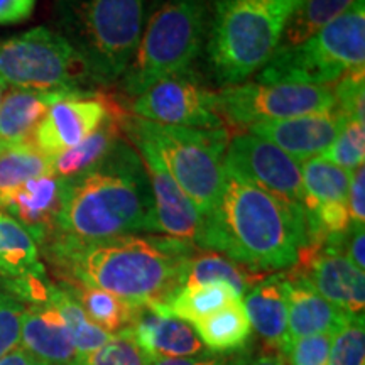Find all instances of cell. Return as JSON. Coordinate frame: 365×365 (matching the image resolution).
<instances>
[{
    "label": "cell",
    "instance_id": "cell-1",
    "mask_svg": "<svg viewBox=\"0 0 365 365\" xmlns=\"http://www.w3.org/2000/svg\"><path fill=\"white\" fill-rule=\"evenodd\" d=\"M63 282L97 287L134 304H164L185 286L198 247L168 235H122L91 244L43 247Z\"/></svg>",
    "mask_w": 365,
    "mask_h": 365
},
{
    "label": "cell",
    "instance_id": "cell-2",
    "mask_svg": "<svg viewBox=\"0 0 365 365\" xmlns=\"http://www.w3.org/2000/svg\"><path fill=\"white\" fill-rule=\"evenodd\" d=\"M307 244L303 205L287 202L225 171L218 202L203 217L196 247L267 274L293 267Z\"/></svg>",
    "mask_w": 365,
    "mask_h": 365
},
{
    "label": "cell",
    "instance_id": "cell-3",
    "mask_svg": "<svg viewBox=\"0 0 365 365\" xmlns=\"http://www.w3.org/2000/svg\"><path fill=\"white\" fill-rule=\"evenodd\" d=\"M140 232H156L153 193L139 153L122 139L98 166L66 180L56 227L44 245L91 244Z\"/></svg>",
    "mask_w": 365,
    "mask_h": 365
},
{
    "label": "cell",
    "instance_id": "cell-4",
    "mask_svg": "<svg viewBox=\"0 0 365 365\" xmlns=\"http://www.w3.org/2000/svg\"><path fill=\"white\" fill-rule=\"evenodd\" d=\"M298 0H213L208 61L223 86L240 85L271 59Z\"/></svg>",
    "mask_w": 365,
    "mask_h": 365
},
{
    "label": "cell",
    "instance_id": "cell-5",
    "mask_svg": "<svg viewBox=\"0 0 365 365\" xmlns=\"http://www.w3.org/2000/svg\"><path fill=\"white\" fill-rule=\"evenodd\" d=\"M122 130L129 139H139L158 153L176 185L185 191L202 215H208L218 202L225 180L228 132L154 124L125 113Z\"/></svg>",
    "mask_w": 365,
    "mask_h": 365
},
{
    "label": "cell",
    "instance_id": "cell-6",
    "mask_svg": "<svg viewBox=\"0 0 365 365\" xmlns=\"http://www.w3.org/2000/svg\"><path fill=\"white\" fill-rule=\"evenodd\" d=\"M365 68V0H355L344 14L312 38L276 49L261 68L257 83L328 86Z\"/></svg>",
    "mask_w": 365,
    "mask_h": 365
},
{
    "label": "cell",
    "instance_id": "cell-7",
    "mask_svg": "<svg viewBox=\"0 0 365 365\" xmlns=\"http://www.w3.org/2000/svg\"><path fill=\"white\" fill-rule=\"evenodd\" d=\"M208 7L210 0H156L122 88L137 97L159 80L190 71L207 33Z\"/></svg>",
    "mask_w": 365,
    "mask_h": 365
},
{
    "label": "cell",
    "instance_id": "cell-8",
    "mask_svg": "<svg viewBox=\"0 0 365 365\" xmlns=\"http://www.w3.org/2000/svg\"><path fill=\"white\" fill-rule=\"evenodd\" d=\"M148 0H68L70 44L86 75L110 85L124 76L139 48Z\"/></svg>",
    "mask_w": 365,
    "mask_h": 365
},
{
    "label": "cell",
    "instance_id": "cell-9",
    "mask_svg": "<svg viewBox=\"0 0 365 365\" xmlns=\"http://www.w3.org/2000/svg\"><path fill=\"white\" fill-rule=\"evenodd\" d=\"M86 75L80 54L65 36L48 27H34L0 41V78L14 88L83 93Z\"/></svg>",
    "mask_w": 365,
    "mask_h": 365
},
{
    "label": "cell",
    "instance_id": "cell-10",
    "mask_svg": "<svg viewBox=\"0 0 365 365\" xmlns=\"http://www.w3.org/2000/svg\"><path fill=\"white\" fill-rule=\"evenodd\" d=\"M218 115L234 125L284 120L309 113L328 112L335 107L330 86L240 83L225 86L215 95Z\"/></svg>",
    "mask_w": 365,
    "mask_h": 365
},
{
    "label": "cell",
    "instance_id": "cell-11",
    "mask_svg": "<svg viewBox=\"0 0 365 365\" xmlns=\"http://www.w3.org/2000/svg\"><path fill=\"white\" fill-rule=\"evenodd\" d=\"M215 95L186 71L150 85L134 98L130 110L134 117L154 124L218 129L223 124L215 107Z\"/></svg>",
    "mask_w": 365,
    "mask_h": 365
},
{
    "label": "cell",
    "instance_id": "cell-12",
    "mask_svg": "<svg viewBox=\"0 0 365 365\" xmlns=\"http://www.w3.org/2000/svg\"><path fill=\"white\" fill-rule=\"evenodd\" d=\"M225 171L287 202L303 205L299 163L269 140L254 134H237L228 140Z\"/></svg>",
    "mask_w": 365,
    "mask_h": 365
},
{
    "label": "cell",
    "instance_id": "cell-13",
    "mask_svg": "<svg viewBox=\"0 0 365 365\" xmlns=\"http://www.w3.org/2000/svg\"><path fill=\"white\" fill-rule=\"evenodd\" d=\"M341 235L308 244L299 252L291 272L303 277L341 312L360 314L365 307L364 271L355 267L341 252Z\"/></svg>",
    "mask_w": 365,
    "mask_h": 365
},
{
    "label": "cell",
    "instance_id": "cell-14",
    "mask_svg": "<svg viewBox=\"0 0 365 365\" xmlns=\"http://www.w3.org/2000/svg\"><path fill=\"white\" fill-rule=\"evenodd\" d=\"M130 140L143 159L149 178L154 217H156V234H164L173 239L198 245L203 228V215L200 213V210L176 185L156 150L144 140Z\"/></svg>",
    "mask_w": 365,
    "mask_h": 365
},
{
    "label": "cell",
    "instance_id": "cell-15",
    "mask_svg": "<svg viewBox=\"0 0 365 365\" xmlns=\"http://www.w3.org/2000/svg\"><path fill=\"white\" fill-rule=\"evenodd\" d=\"M110 102L86 93L68 95L49 108L38 129L33 144L44 156L54 159L75 148L102 124Z\"/></svg>",
    "mask_w": 365,
    "mask_h": 365
},
{
    "label": "cell",
    "instance_id": "cell-16",
    "mask_svg": "<svg viewBox=\"0 0 365 365\" xmlns=\"http://www.w3.org/2000/svg\"><path fill=\"white\" fill-rule=\"evenodd\" d=\"M345 115L335 107L328 112L309 113L284 120L259 122L249 127L250 134L262 137L289 154L296 163H303L319 154L340 134Z\"/></svg>",
    "mask_w": 365,
    "mask_h": 365
},
{
    "label": "cell",
    "instance_id": "cell-17",
    "mask_svg": "<svg viewBox=\"0 0 365 365\" xmlns=\"http://www.w3.org/2000/svg\"><path fill=\"white\" fill-rule=\"evenodd\" d=\"M125 331L145 357L181 359L207 354L195 328L158 304H140Z\"/></svg>",
    "mask_w": 365,
    "mask_h": 365
},
{
    "label": "cell",
    "instance_id": "cell-18",
    "mask_svg": "<svg viewBox=\"0 0 365 365\" xmlns=\"http://www.w3.org/2000/svg\"><path fill=\"white\" fill-rule=\"evenodd\" d=\"M65 186L66 180L54 173L33 178L7 195L0 202V208L29 232L38 247H43L56 227Z\"/></svg>",
    "mask_w": 365,
    "mask_h": 365
},
{
    "label": "cell",
    "instance_id": "cell-19",
    "mask_svg": "<svg viewBox=\"0 0 365 365\" xmlns=\"http://www.w3.org/2000/svg\"><path fill=\"white\" fill-rule=\"evenodd\" d=\"M19 345L44 365H78L81 359L65 318L49 301L24 307Z\"/></svg>",
    "mask_w": 365,
    "mask_h": 365
},
{
    "label": "cell",
    "instance_id": "cell-20",
    "mask_svg": "<svg viewBox=\"0 0 365 365\" xmlns=\"http://www.w3.org/2000/svg\"><path fill=\"white\" fill-rule=\"evenodd\" d=\"M287 341L301 336L335 333L349 313L327 301L314 287L293 272L284 274Z\"/></svg>",
    "mask_w": 365,
    "mask_h": 365
},
{
    "label": "cell",
    "instance_id": "cell-21",
    "mask_svg": "<svg viewBox=\"0 0 365 365\" xmlns=\"http://www.w3.org/2000/svg\"><path fill=\"white\" fill-rule=\"evenodd\" d=\"M68 95L75 93L12 88L0 103V140L6 148L33 144L34 132L46 113Z\"/></svg>",
    "mask_w": 365,
    "mask_h": 365
},
{
    "label": "cell",
    "instance_id": "cell-22",
    "mask_svg": "<svg viewBox=\"0 0 365 365\" xmlns=\"http://www.w3.org/2000/svg\"><path fill=\"white\" fill-rule=\"evenodd\" d=\"M284 279V274L264 277L245 294L244 301L252 330L277 350H282L287 344Z\"/></svg>",
    "mask_w": 365,
    "mask_h": 365
},
{
    "label": "cell",
    "instance_id": "cell-23",
    "mask_svg": "<svg viewBox=\"0 0 365 365\" xmlns=\"http://www.w3.org/2000/svg\"><path fill=\"white\" fill-rule=\"evenodd\" d=\"M125 112L110 102L107 117L86 139L53 159V173L63 180H71L98 166L122 140V120Z\"/></svg>",
    "mask_w": 365,
    "mask_h": 365
},
{
    "label": "cell",
    "instance_id": "cell-24",
    "mask_svg": "<svg viewBox=\"0 0 365 365\" xmlns=\"http://www.w3.org/2000/svg\"><path fill=\"white\" fill-rule=\"evenodd\" d=\"M44 274L36 240L19 222L0 212V279L12 281Z\"/></svg>",
    "mask_w": 365,
    "mask_h": 365
},
{
    "label": "cell",
    "instance_id": "cell-25",
    "mask_svg": "<svg viewBox=\"0 0 365 365\" xmlns=\"http://www.w3.org/2000/svg\"><path fill=\"white\" fill-rule=\"evenodd\" d=\"M193 328L203 346H208L213 354L240 352L247 345L252 333L242 299H237L220 312L195 323Z\"/></svg>",
    "mask_w": 365,
    "mask_h": 365
},
{
    "label": "cell",
    "instance_id": "cell-26",
    "mask_svg": "<svg viewBox=\"0 0 365 365\" xmlns=\"http://www.w3.org/2000/svg\"><path fill=\"white\" fill-rule=\"evenodd\" d=\"M264 277H266V274L250 271L249 267L232 261L223 254L213 252V250H203V252L196 250L193 257L190 259L188 267H186L185 286L225 282V284L234 287L240 298H244Z\"/></svg>",
    "mask_w": 365,
    "mask_h": 365
},
{
    "label": "cell",
    "instance_id": "cell-27",
    "mask_svg": "<svg viewBox=\"0 0 365 365\" xmlns=\"http://www.w3.org/2000/svg\"><path fill=\"white\" fill-rule=\"evenodd\" d=\"M61 286L76 299L86 317L110 335L127 330L134 322L137 308L140 307L107 291L78 282H61Z\"/></svg>",
    "mask_w": 365,
    "mask_h": 365
},
{
    "label": "cell",
    "instance_id": "cell-28",
    "mask_svg": "<svg viewBox=\"0 0 365 365\" xmlns=\"http://www.w3.org/2000/svg\"><path fill=\"white\" fill-rule=\"evenodd\" d=\"M303 181V210L318 205L345 203L352 171L336 166L325 158L314 156L299 164Z\"/></svg>",
    "mask_w": 365,
    "mask_h": 365
},
{
    "label": "cell",
    "instance_id": "cell-29",
    "mask_svg": "<svg viewBox=\"0 0 365 365\" xmlns=\"http://www.w3.org/2000/svg\"><path fill=\"white\" fill-rule=\"evenodd\" d=\"M237 299L242 298L232 286L225 282H210V284L182 286L161 308L171 317L195 325Z\"/></svg>",
    "mask_w": 365,
    "mask_h": 365
},
{
    "label": "cell",
    "instance_id": "cell-30",
    "mask_svg": "<svg viewBox=\"0 0 365 365\" xmlns=\"http://www.w3.org/2000/svg\"><path fill=\"white\" fill-rule=\"evenodd\" d=\"M355 0H298L282 33L277 49L291 48L312 38L319 29L344 14Z\"/></svg>",
    "mask_w": 365,
    "mask_h": 365
},
{
    "label": "cell",
    "instance_id": "cell-31",
    "mask_svg": "<svg viewBox=\"0 0 365 365\" xmlns=\"http://www.w3.org/2000/svg\"><path fill=\"white\" fill-rule=\"evenodd\" d=\"M53 173V159L44 156L34 144L6 148L0 153V202L33 178Z\"/></svg>",
    "mask_w": 365,
    "mask_h": 365
},
{
    "label": "cell",
    "instance_id": "cell-32",
    "mask_svg": "<svg viewBox=\"0 0 365 365\" xmlns=\"http://www.w3.org/2000/svg\"><path fill=\"white\" fill-rule=\"evenodd\" d=\"M49 303L58 309L65 318L68 328H70L73 344L80 355H86L110 340V333L102 330L98 325H95L91 319L86 317V313L76 303V299L68 293L61 284H53L51 293L48 298Z\"/></svg>",
    "mask_w": 365,
    "mask_h": 365
},
{
    "label": "cell",
    "instance_id": "cell-33",
    "mask_svg": "<svg viewBox=\"0 0 365 365\" xmlns=\"http://www.w3.org/2000/svg\"><path fill=\"white\" fill-rule=\"evenodd\" d=\"M319 156L346 171L364 166L365 118H346L336 139Z\"/></svg>",
    "mask_w": 365,
    "mask_h": 365
},
{
    "label": "cell",
    "instance_id": "cell-34",
    "mask_svg": "<svg viewBox=\"0 0 365 365\" xmlns=\"http://www.w3.org/2000/svg\"><path fill=\"white\" fill-rule=\"evenodd\" d=\"M365 323L364 313L346 314L339 330L333 333L328 365H364Z\"/></svg>",
    "mask_w": 365,
    "mask_h": 365
},
{
    "label": "cell",
    "instance_id": "cell-35",
    "mask_svg": "<svg viewBox=\"0 0 365 365\" xmlns=\"http://www.w3.org/2000/svg\"><path fill=\"white\" fill-rule=\"evenodd\" d=\"M78 365H148V359L124 330L112 335L100 349L81 355Z\"/></svg>",
    "mask_w": 365,
    "mask_h": 365
},
{
    "label": "cell",
    "instance_id": "cell-36",
    "mask_svg": "<svg viewBox=\"0 0 365 365\" xmlns=\"http://www.w3.org/2000/svg\"><path fill=\"white\" fill-rule=\"evenodd\" d=\"M331 333L301 336L289 340L282 349L287 365H328L331 346Z\"/></svg>",
    "mask_w": 365,
    "mask_h": 365
},
{
    "label": "cell",
    "instance_id": "cell-37",
    "mask_svg": "<svg viewBox=\"0 0 365 365\" xmlns=\"http://www.w3.org/2000/svg\"><path fill=\"white\" fill-rule=\"evenodd\" d=\"M24 304L0 286V359L19 345Z\"/></svg>",
    "mask_w": 365,
    "mask_h": 365
},
{
    "label": "cell",
    "instance_id": "cell-38",
    "mask_svg": "<svg viewBox=\"0 0 365 365\" xmlns=\"http://www.w3.org/2000/svg\"><path fill=\"white\" fill-rule=\"evenodd\" d=\"M364 71L346 75L336 81L335 105L344 113L345 118H365L364 117V93H365Z\"/></svg>",
    "mask_w": 365,
    "mask_h": 365
},
{
    "label": "cell",
    "instance_id": "cell-39",
    "mask_svg": "<svg viewBox=\"0 0 365 365\" xmlns=\"http://www.w3.org/2000/svg\"><path fill=\"white\" fill-rule=\"evenodd\" d=\"M346 208H349L350 223L364 225L365 222V170L364 166L352 171L350 176L349 195H346Z\"/></svg>",
    "mask_w": 365,
    "mask_h": 365
},
{
    "label": "cell",
    "instance_id": "cell-40",
    "mask_svg": "<svg viewBox=\"0 0 365 365\" xmlns=\"http://www.w3.org/2000/svg\"><path fill=\"white\" fill-rule=\"evenodd\" d=\"M365 235H364V225H354L350 223V227L346 228V232L341 235V252L346 255L350 262L355 267L364 271L365 267Z\"/></svg>",
    "mask_w": 365,
    "mask_h": 365
},
{
    "label": "cell",
    "instance_id": "cell-41",
    "mask_svg": "<svg viewBox=\"0 0 365 365\" xmlns=\"http://www.w3.org/2000/svg\"><path fill=\"white\" fill-rule=\"evenodd\" d=\"M148 365H244L247 355H239L235 352L232 357H213V355H198V357H181V359H156L145 357Z\"/></svg>",
    "mask_w": 365,
    "mask_h": 365
},
{
    "label": "cell",
    "instance_id": "cell-42",
    "mask_svg": "<svg viewBox=\"0 0 365 365\" xmlns=\"http://www.w3.org/2000/svg\"><path fill=\"white\" fill-rule=\"evenodd\" d=\"M38 0H0V26L19 24L33 16Z\"/></svg>",
    "mask_w": 365,
    "mask_h": 365
},
{
    "label": "cell",
    "instance_id": "cell-43",
    "mask_svg": "<svg viewBox=\"0 0 365 365\" xmlns=\"http://www.w3.org/2000/svg\"><path fill=\"white\" fill-rule=\"evenodd\" d=\"M0 365H44L38 359L33 357L29 352H26L21 345L14 346L11 352L0 359Z\"/></svg>",
    "mask_w": 365,
    "mask_h": 365
},
{
    "label": "cell",
    "instance_id": "cell-44",
    "mask_svg": "<svg viewBox=\"0 0 365 365\" xmlns=\"http://www.w3.org/2000/svg\"><path fill=\"white\" fill-rule=\"evenodd\" d=\"M244 365H287V364H286L282 350L274 349V350H266V352L259 354L257 357L254 359L247 357Z\"/></svg>",
    "mask_w": 365,
    "mask_h": 365
},
{
    "label": "cell",
    "instance_id": "cell-45",
    "mask_svg": "<svg viewBox=\"0 0 365 365\" xmlns=\"http://www.w3.org/2000/svg\"><path fill=\"white\" fill-rule=\"evenodd\" d=\"M4 90H6V83H4V80L0 78V103H2V98H4Z\"/></svg>",
    "mask_w": 365,
    "mask_h": 365
},
{
    "label": "cell",
    "instance_id": "cell-46",
    "mask_svg": "<svg viewBox=\"0 0 365 365\" xmlns=\"http://www.w3.org/2000/svg\"><path fill=\"white\" fill-rule=\"evenodd\" d=\"M4 149H6V144H4V143H2V140H0V153H2V150H4Z\"/></svg>",
    "mask_w": 365,
    "mask_h": 365
}]
</instances>
